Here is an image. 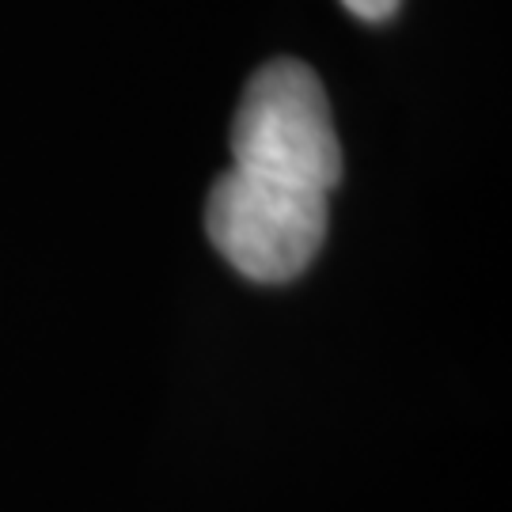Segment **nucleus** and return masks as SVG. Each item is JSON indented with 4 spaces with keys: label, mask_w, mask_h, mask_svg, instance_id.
<instances>
[{
    "label": "nucleus",
    "mask_w": 512,
    "mask_h": 512,
    "mask_svg": "<svg viewBox=\"0 0 512 512\" xmlns=\"http://www.w3.org/2000/svg\"><path fill=\"white\" fill-rule=\"evenodd\" d=\"M232 167L319 194L342 183V145L315 69L277 57L247 80L232 118Z\"/></svg>",
    "instance_id": "nucleus-1"
},
{
    "label": "nucleus",
    "mask_w": 512,
    "mask_h": 512,
    "mask_svg": "<svg viewBox=\"0 0 512 512\" xmlns=\"http://www.w3.org/2000/svg\"><path fill=\"white\" fill-rule=\"evenodd\" d=\"M327 198L228 167L209 190L205 232L243 277L266 285L293 281L327 239Z\"/></svg>",
    "instance_id": "nucleus-2"
},
{
    "label": "nucleus",
    "mask_w": 512,
    "mask_h": 512,
    "mask_svg": "<svg viewBox=\"0 0 512 512\" xmlns=\"http://www.w3.org/2000/svg\"><path fill=\"white\" fill-rule=\"evenodd\" d=\"M342 4H346V12H353L357 19H368V23L387 19L399 8V0H342Z\"/></svg>",
    "instance_id": "nucleus-3"
}]
</instances>
